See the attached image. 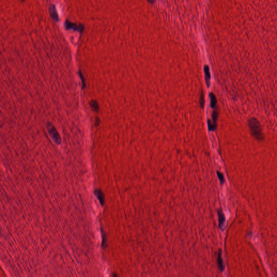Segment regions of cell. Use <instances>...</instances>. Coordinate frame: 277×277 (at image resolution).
Segmentation results:
<instances>
[{"instance_id":"obj_1","label":"cell","mask_w":277,"mask_h":277,"mask_svg":"<svg viewBox=\"0 0 277 277\" xmlns=\"http://www.w3.org/2000/svg\"><path fill=\"white\" fill-rule=\"evenodd\" d=\"M248 125H249L252 135L256 139L261 140L264 139V135L261 131L260 123L256 119L254 118L251 119L248 122Z\"/></svg>"},{"instance_id":"obj_2","label":"cell","mask_w":277,"mask_h":277,"mask_svg":"<svg viewBox=\"0 0 277 277\" xmlns=\"http://www.w3.org/2000/svg\"><path fill=\"white\" fill-rule=\"evenodd\" d=\"M47 128L49 134L50 135L51 139H53L54 142L56 144L60 145L61 144V136L55 127L51 123H48L47 125Z\"/></svg>"},{"instance_id":"obj_3","label":"cell","mask_w":277,"mask_h":277,"mask_svg":"<svg viewBox=\"0 0 277 277\" xmlns=\"http://www.w3.org/2000/svg\"><path fill=\"white\" fill-rule=\"evenodd\" d=\"M65 28L67 30H71L72 29L74 31H77L79 32H82V31L84 29V26L82 24L77 25L75 23H72L71 21H69L68 20H66L65 22Z\"/></svg>"},{"instance_id":"obj_4","label":"cell","mask_w":277,"mask_h":277,"mask_svg":"<svg viewBox=\"0 0 277 277\" xmlns=\"http://www.w3.org/2000/svg\"><path fill=\"white\" fill-rule=\"evenodd\" d=\"M218 215L219 218V227L220 229H222L225 224V217L221 209H219L218 210Z\"/></svg>"},{"instance_id":"obj_5","label":"cell","mask_w":277,"mask_h":277,"mask_svg":"<svg viewBox=\"0 0 277 277\" xmlns=\"http://www.w3.org/2000/svg\"><path fill=\"white\" fill-rule=\"evenodd\" d=\"M94 193H95V195L96 196L97 198L99 199V201L101 205L102 206L104 205L105 204V195H104V194L102 192L101 190H99V189H97V190H95V192H94Z\"/></svg>"},{"instance_id":"obj_6","label":"cell","mask_w":277,"mask_h":277,"mask_svg":"<svg viewBox=\"0 0 277 277\" xmlns=\"http://www.w3.org/2000/svg\"><path fill=\"white\" fill-rule=\"evenodd\" d=\"M49 13L51 19L54 20L56 22L59 21L58 14V12H57L56 7L54 5H51V6L49 8Z\"/></svg>"},{"instance_id":"obj_7","label":"cell","mask_w":277,"mask_h":277,"mask_svg":"<svg viewBox=\"0 0 277 277\" xmlns=\"http://www.w3.org/2000/svg\"><path fill=\"white\" fill-rule=\"evenodd\" d=\"M205 71V80H206V84L207 87H209L210 86V79H211V75L210 72H209V67L207 65L205 66L204 68Z\"/></svg>"},{"instance_id":"obj_8","label":"cell","mask_w":277,"mask_h":277,"mask_svg":"<svg viewBox=\"0 0 277 277\" xmlns=\"http://www.w3.org/2000/svg\"><path fill=\"white\" fill-rule=\"evenodd\" d=\"M218 267L221 271H223L224 270V265L223 263V260L222 258V252L220 250L218 252Z\"/></svg>"},{"instance_id":"obj_9","label":"cell","mask_w":277,"mask_h":277,"mask_svg":"<svg viewBox=\"0 0 277 277\" xmlns=\"http://www.w3.org/2000/svg\"><path fill=\"white\" fill-rule=\"evenodd\" d=\"M209 96H210V99H211V106L212 108H214L216 107V104H217V100H216V96L214 95V94L213 93H210V95H209Z\"/></svg>"},{"instance_id":"obj_10","label":"cell","mask_w":277,"mask_h":277,"mask_svg":"<svg viewBox=\"0 0 277 277\" xmlns=\"http://www.w3.org/2000/svg\"><path fill=\"white\" fill-rule=\"evenodd\" d=\"M90 106L92 108V109L94 111V112H97L99 109V106L98 105V103L97 101H96L95 100H92L90 102Z\"/></svg>"},{"instance_id":"obj_11","label":"cell","mask_w":277,"mask_h":277,"mask_svg":"<svg viewBox=\"0 0 277 277\" xmlns=\"http://www.w3.org/2000/svg\"><path fill=\"white\" fill-rule=\"evenodd\" d=\"M218 117V111L217 109L214 110L212 115V119H213V123L217 126V121Z\"/></svg>"},{"instance_id":"obj_12","label":"cell","mask_w":277,"mask_h":277,"mask_svg":"<svg viewBox=\"0 0 277 277\" xmlns=\"http://www.w3.org/2000/svg\"><path fill=\"white\" fill-rule=\"evenodd\" d=\"M208 126L209 130L211 131H214L217 127V126L216 125H214L213 122H212V121L209 120H208Z\"/></svg>"},{"instance_id":"obj_13","label":"cell","mask_w":277,"mask_h":277,"mask_svg":"<svg viewBox=\"0 0 277 277\" xmlns=\"http://www.w3.org/2000/svg\"><path fill=\"white\" fill-rule=\"evenodd\" d=\"M217 175H218V177L219 179L220 180V183L221 185L224 184V182H225V178H224V175L222 174V173H221V172H220L219 171H217Z\"/></svg>"},{"instance_id":"obj_14","label":"cell","mask_w":277,"mask_h":277,"mask_svg":"<svg viewBox=\"0 0 277 277\" xmlns=\"http://www.w3.org/2000/svg\"><path fill=\"white\" fill-rule=\"evenodd\" d=\"M200 104L201 107L202 108L204 107V94L202 92L201 94L200 95Z\"/></svg>"},{"instance_id":"obj_15","label":"cell","mask_w":277,"mask_h":277,"mask_svg":"<svg viewBox=\"0 0 277 277\" xmlns=\"http://www.w3.org/2000/svg\"><path fill=\"white\" fill-rule=\"evenodd\" d=\"M102 246L103 247H104L105 246V244L106 243V235L105 232H103L102 231Z\"/></svg>"},{"instance_id":"obj_16","label":"cell","mask_w":277,"mask_h":277,"mask_svg":"<svg viewBox=\"0 0 277 277\" xmlns=\"http://www.w3.org/2000/svg\"><path fill=\"white\" fill-rule=\"evenodd\" d=\"M96 122H95L96 126L99 125V123H100V120H99V119L98 118H96Z\"/></svg>"},{"instance_id":"obj_17","label":"cell","mask_w":277,"mask_h":277,"mask_svg":"<svg viewBox=\"0 0 277 277\" xmlns=\"http://www.w3.org/2000/svg\"><path fill=\"white\" fill-rule=\"evenodd\" d=\"M147 1H148L149 2V3H151V4H153L155 2V0H147Z\"/></svg>"},{"instance_id":"obj_18","label":"cell","mask_w":277,"mask_h":277,"mask_svg":"<svg viewBox=\"0 0 277 277\" xmlns=\"http://www.w3.org/2000/svg\"><path fill=\"white\" fill-rule=\"evenodd\" d=\"M21 1H25V0H21Z\"/></svg>"}]
</instances>
